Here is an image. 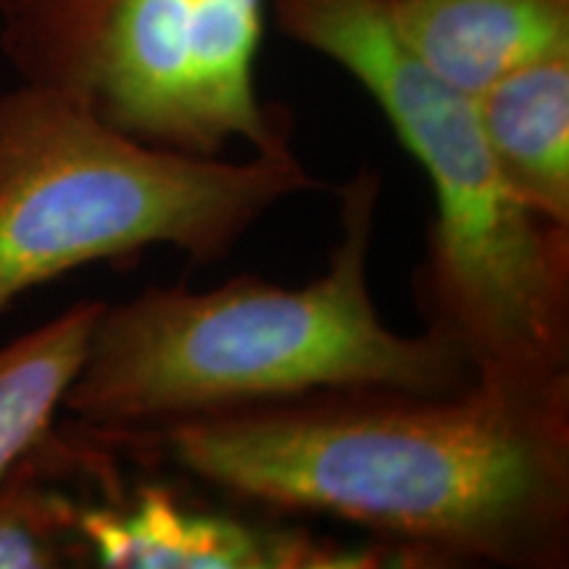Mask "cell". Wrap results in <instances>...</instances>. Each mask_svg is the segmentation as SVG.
<instances>
[{"mask_svg":"<svg viewBox=\"0 0 569 569\" xmlns=\"http://www.w3.org/2000/svg\"><path fill=\"white\" fill-rule=\"evenodd\" d=\"M77 432L238 507L353 525L409 569L569 565V382L330 388Z\"/></svg>","mask_w":569,"mask_h":569,"instance_id":"1","label":"cell"},{"mask_svg":"<svg viewBox=\"0 0 569 569\" xmlns=\"http://www.w3.org/2000/svg\"><path fill=\"white\" fill-rule=\"evenodd\" d=\"M377 201L380 174L361 167L340 188L330 267L301 288L240 274L103 303L63 409L101 432L330 388H467L475 369L451 340L427 327L403 336L380 319L369 282Z\"/></svg>","mask_w":569,"mask_h":569,"instance_id":"2","label":"cell"},{"mask_svg":"<svg viewBox=\"0 0 569 569\" xmlns=\"http://www.w3.org/2000/svg\"><path fill=\"white\" fill-rule=\"evenodd\" d=\"M277 32L353 77L432 184L415 272L427 330L475 377L517 388L569 380V227L501 180L472 96L448 84L390 24L386 0H269Z\"/></svg>","mask_w":569,"mask_h":569,"instance_id":"3","label":"cell"},{"mask_svg":"<svg viewBox=\"0 0 569 569\" xmlns=\"http://www.w3.org/2000/svg\"><path fill=\"white\" fill-rule=\"evenodd\" d=\"M322 188L293 148L246 161L169 151L19 82L0 92V315L61 274L148 248L217 264L274 206Z\"/></svg>","mask_w":569,"mask_h":569,"instance_id":"4","label":"cell"},{"mask_svg":"<svg viewBox=\"0 0 569 569\" xmlns=\"http://www.w3.org/2000/svg\"><path fill=\"white\" fill-rule=\"evenodd\" d=\"M269 0H0V53L19 82L88 106L151 146L290 151V117L256 82Z\"/></svg>","mask_w":569,"mask_h":569,"instance_id":"5","label":"cell"},{"mask_svg":"<svg viewBox=\"0 0 569 569\" xmlns=\"http://www.w3.org/2000/svg\"><path fill=\"white\" fill-rule=\"evenodd\" d=\"M82 557L103 569H409L386 546H346L303 528L203 507L167 482H119L77 509Z\"/></svg>","mask_w":569,"mask_h":569,"instance_id":"6","label":"cell"},{"mask_svg":"<svg viewBox=\"0 0 569 569\" xmlns=\"http://www.w3.org/2000/svg\"><path fill=\"white\" fill-rule=\"evenodd\" d=\"M386 11L398 38L472 98L525 63L569 53V0H386Z\"/></svg>","mask_w":569,"mask_h":569,"instance_id":"7","label":"cell"},{"mask_svg":"<svg viewBox=\"0 0 569 569\" xmlns=\"http://www.w3.org/2000/svg\"><path fill=\"white\" fill-rule=\"evenodd\" d=\"M475 103L509 193L549 222L569 227V53L509 71Z\"/></svg>","mask_w":569,"mask_h":569,"instance_id":"8","label":"cell"},{"mask_svg":"<svg viewBox=\"0 0 569 569\" xmlns=\"http://www.w3.org/2000/svg\"><path fill=\"white\" fill-rule=\"evenodd\" d=\"M103 301H80L0 348V482L53 432Z\"/></svg>","mask_w":569,"mask_h":569,"instance_id":"9","label":"cell"},{"mask_svg":"<svg viewBox=\"0 0 569 569\" xmlns=\"http://www.w3.org/2000/svg\"><path fill=\"white\" fill-rule=\"evenodd\" d=\"M59 438L48 436L0 482V569H53L84 559L77 540L82 501L53 486Z\"/></svg>","mask_w":569,"mask_h":569,"instance_id":"10","label":"cell"}]
</instances>
